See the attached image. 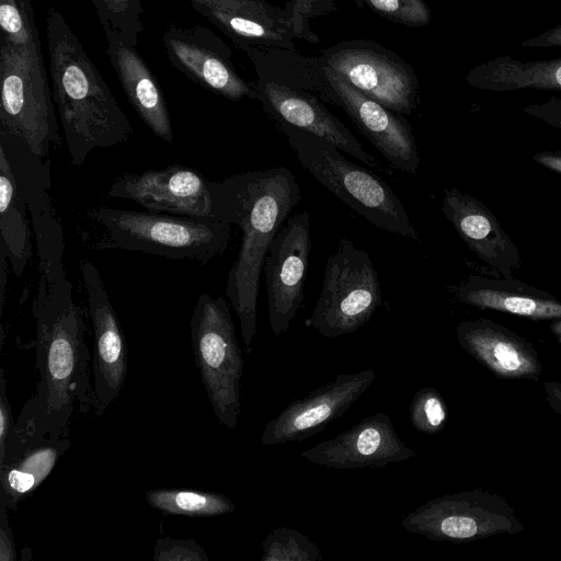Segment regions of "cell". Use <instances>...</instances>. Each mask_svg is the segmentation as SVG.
<instances>
[{"instance_id": "cell-1", "label": "cell", "mask_w": 561, "mask_h": 561, "mask_svg": "<svg viewBox=\"0 0 561 561\" xmlns=\"http://www.w3.org/2000/svg\"><path fill=\"white\" fill-rule=\"evenodd\" d=\"M33 316L38 380L8 443L67 436L76 409L88 413L93 405L84 311L73 300L67 277L53 280L39 275Z\"/></svg>"}, {"instance_id": "cell-2", "label": "cell", "mask_w": 561, "mask_h": 561, "mask_svg": "<svg viewBox=\"0 0 561 561\" xmlns=\"http://www.w3.org/2000/svg\"><path fill=\"white\" fill-rule=\"evenodd\" d=\"M211 191V219L237 225L242 233L228 274L226 296L250 352L257 329L259 282L265 257L285 219L300 202L301 190L290 170L277 167L214 181Z\"/></svg>"}, {"instance_id": "cell-3", "label": "cell", "mask_w": 561, "mask_h": 561, "mask_svg": "<svg viewBox=\"0 0 561 561\" xmlns=\"http://www.w3.org/2000/svg\"><path fill=\"white\" fill-rule=\"evenodd\" d=\"M53 99L70 163L80 167L99 148L125 144L133 126L64 15L46 19Z\"/></svg>"}, {"instance_id": "cell-4", "label": "cell", "mask_w": 561, "mask_h": 561, "mask_svg": "<svg viewBox=\"0 0 561 561\" xmlns=\"http://www.w3.org/2000/svg\"><path fill=\"white\" fill-rule=\"evenodd\" d=\"M91 251L129 250L204 265L228 247L231 225L159 211H136L94 206L76 225Z\"/></svg>"}, {"instance_id": "cell-5", "label": "cell", "mask_w": 561, "mask_h": 561, "mask_svg": "<svg viewBox=\"0 0 561 561\" xmlns=\"http://www.w3.org/2000/svg\"><path fill=\"white\" fill-rule=\"evenodd\" d=\"M279 128L305 170L346 206L386 232L421 241L400 198L382 179L319 136L289 125Z\"/></svg>"}, {"instance_id": "cell-6", "label": "cell", "mask_w": 561, "mask_h": 561, "mask_svg": "<svg viewBox=\"0 0 561 561\" xmlns=\"http://www.w3.org/2000/svg\"><path fill=\"white\" fill-rule=\"evenodd\" d=\"M0 129L23 139L42 158L61 137L39 37L32 44L0 46Z\"/></svg>"}, {"instance_id": "cell-7", "label": "cell", "mask_w": 561, "mask_h": 561, "mask_svg": "<svg viewBox=\"0 0 561 561\" xmlns=\"http://www.w3.org/2000/svg\"><path fill=\"white\" fill-rule=\"evenodd\" d=\"M195 364L216 417L228 430L241 411L240 381L244 359L224 297L198 296L190 320Z\"/></svg>"}, {"instance_id": "cell-8", "label": "cell", "mask_w": 561, "mask_h": 561, "mask_svg": "<svg viewBox=\"0 0 561 561\" xmlns=\"http://www.w3.org/2000/svg\"><path fill=\"white\" fill-rule=\"evenodd\" d=\"M382 304L377 271L366 251L340 238L325 264L323 286L308 328L324 337L353 333L369 321Z\"/></svg>"}, {"instance_id": "cell-9", "label": "cell", "mask_w": 561, "mask_h": 561, "mask_svg": "<svg viewBox=\"0 0 561 561\" xmlns=\"http://www.w3.org/2000/svg\"><path fill=\"white\" fill-rule=\"evenodd\" d=\"M401 526L430 540L453 543L503 534L517 535L525 529L503 496L482 489L430 500L408 513Z\"/></svg>"}, {"instance_id": "cell-10", "label": "cell", "mask_w": 561, "mask_h": 561, "mask_svg": "<svg viewBox=\"0 0 561 561\" xmlns=\"http://www.w3.org/2000/svg\"><path fill=\"white\" fill-rule=\"evenodd\" d=\"M320 65L333 69L358 91L402 115H410L420 104V83L413 68L377 43L341 42L323 51Z\"/></svg>"}, {"instance_id": "cell-11", "label": "cell", "mask_w": 561, "mask_h": 561, "mask_svg": "<svg viewBox=\"0 0 561 561\" xmlns=\"http://www.w3.org/2000/svg\"><path fill=\"white\" fill-rule=\"evenodd\" d=\"M0 150L9 161L27 206L35 232L39 275L53 280L66 277L64 229L51 196L49 157H39L23 139L3 129H0Z\"/></svg>"}, {"instance_id": "cell-12", "label": "cell", "mask_w": 561, "mask_h": 561, "mask_svg": "<svg viewBox=\"0 0 561 561\" xmlns=\"http://www.w3.org/2000/svg\"><path fill=\"white\" fill-rule=\"evenodd\" d=\"M321 91L350 116L356 128L398 171L416 174L421 158L410 123L368 98L333 69L320 65Z\"/></svg>"}, {"instance_id": "cell-13", "label": "cell", "mask_w": 561, "mask_h": 561, "mask_svg": "<svg viewBox=\"0 0 561 561\" xmlns=\"http://www.w3.org/2000/svg\"><path fill=\"white\" fill-rule=\"evenodd\" d=\"M311 247L306 210L291 216L270 247L263 270L268 321L275 336L287 332L304 300Z\"/></svg>"}, {"instance_id": "cell-14", "label": "cell", "mask_w": 561, "mask_h": 561, "mask_svg": "<svg viewBox=\"0 0 561 561\" xmlns=\"http://www.w3.org/2000/svg\"><path fill=\"white\" fill-rule=\"evenodd\" d=\"M80 271L94 341L92 412L101 415L119 397L125 386L127 346L98 268L83 259L80 261Z\"/></svg>"}, {"instance_id": "cell-15", "label": "cell", "mask_w": 561, "mask_h": 561, "mask_svg": "<svg viewBox=\"0 0 561 561\" xmlns=\"http://www.w3.org/2000/svg\"><path fill=\"white\" fill-rule=\"evenodd\" d=\"M213 182L195 169L172 164L116 176L107 196L130 199L149 211L211 219Z\"/></svg>"}, {"instance_id": "cell-16", "label": "cell", "mask_w": 561, "mask_h": 561, "mask_svg": "<svg viewBox=\"0 0 561 561\" xmlns=\"http://www.w3.org/2000/svg\"><path fill=\"white\" fill-rule=\"evenodd\" d=\"M376 379L374 369L340 374L307 396L293 400L263 431L266 446L305 440L344 415Z\"/></svg>"}, {"instance_id": "cell-17", "label": "cell", "mask_w": 561, "mask_h": 561, "mask_svg": "<svg viewBox=\"0 0 561 561\" xmlns=\"http://www.w3.org/2000/svg\"><path fill=\"white\" fill-rule=\"evenodd\" d=\"M171 62L191 80L226 99L259 100L255 85L242 79L231 62L227 45L201 26H170L162 36Z\"/></svg>"}, {"instance_id": "cell-18", "label": "cell", "mask_w": 561, "mask_h": 561, "mask_svg": "<svg viewBox=\"0 0 561 561\" xmlns=\"http://www.w3.org/2000/svg\"><path fill=\"white\" fill-rule=\"evenodd\" d=\"M301 456L319 466L354 469L386 467L414 458L417 453L399 437L391 419L377 412L334 438L306 449Z\"/></svg>"}, {"instance_id": "cell-19", "label": "cell", "mask_w": 561, "mask_h": 561, "mask_svg": "<svg viewBox=\"0 0 561 561\" xmlns=\"http://www.w3.org/2000/svg\"><path fill=\"white\" fill-rule=\"evenodd\" d=\"M264 110L278 123L319 136L366 165L382 170L350 129L313 95L261 78L255 85Z\"/></svg>"}, {"instance_id": "cell-20", "label": "cell", "mask_w": 561, "mask_h": 561, "mask_svg": "<svg viewBox=\"0 0 561 561\" xmlns=\"http://www.w3.org/2000/svg\"><path fill=\"white\" fill-rule=\"evenodd\" d=\"M193 8L240 48L295 50L297 38L285 11L264 0H190Z\"/></svg>"}, {"instance_id": "cell-21", "label": "cell", "mask_w": 561, "mask_h": 561, "mask_svg": "<svg viewBox=\"0 0 561 561\" xmlns=\"http://www.w3.org/2000/svg\"><path fill=\"white\" fill-rule=\"evenodd\" d=\"M442 210L468 248L502 277L519 268L517 247L491 209L457 188L445 190Z\"/></svg>"}, {"instance_id": "cell-22", "label": "cell", "mask_w": 561, "mask_h": 561, "mask_svg": "<svg viewBox=\"0 0 561 561\" xmlns=\"http://www.w3.org/2000/svg\"><path fill=\"white\" fill-rule=\"evenodd\" d=\"M456 335L460 346L497 378L537 380L542 371L534 345L490 319L462 321Z\"/></svg>"}, {"instance_id": "cell-23", "label": "cell", "mask_w": 561, "mask_h": 561, "mask_svg": "<svg viewBox=\"0 0 561 561\" xmlns=\"http://www.w3.org/2000/svg\"><path fill=\"white\" fill-rule=\"evenodd\" d=\"M70 445L68 435L8 443L0 459V505L15 511L46 480Z\"/></svg>"}, {"instance_id": "cell-24", "label": "cell", "mask_w": 561, "mask_h": 561, "mask_svg": "<svg viewBox=\"0 0 561 561\" xmlns=\"http://www.w3.org/2000/svg\"><path fill=\"white\" fill-rule=\"evenodd\" d=\"M458 301L480 309L512 313L530 320L561 319V301L552 294L513 276L470 275L454 287Z\"/></svg>"}, {"instance_id": "cell-25", "label": "cell", "mask_w": 561, "mask_h": 561, "mask_svg": "<svg viewBox=\"0 0 561 561\" xmlns=\"http://www.w3.org/2000/svg\"><path fill=\"white\" fill-rule=\"evenodd\" d=\"M105 38L111 65L129 103L157 137L172 142L174 136L168 105L149 67L135 47L112 35H105Z\"/></svg>"}, {"instance_id": "cell-26", "label": "cell", "mask_w": 561, "mask_h": 561, "mask_svg": "<svg viewBox=\"0 0 561 561\" xmlns=\"http://www.w3.org/2000/svg\"><path fill=\"white\" fill-rule=\"evenodd\" d=\"M466 79L471 87L494 92L520 89L561 91V58L522 61L503 55L478 65Z\"/></svg>"}, {"instance_id": "cell-27", "label": "cell", "mask_w": 561, "mask_h": 561, "mask_svg": "<svg viewBox=\"0 0 561 561\" xmlns=\"http://www.w3.org/2000/svg\"><path fill=\"white\" fill-rule=\"evenodd\" d=\"M28 216L9 161L0 150V250L15 277L22 275L33 255Z\"/></svg>"}, {"instance_id": "cell-28", "label": "cell", "mask_w": 561, "mask_h": 561, "mask_svg": "<svg viewBox=\"0 0 561 561\" xmlns=\"http://www.w3.org/2000/svg\"><path fill=\"white\" fill-rule=\"evenodd\" d=\"M146 501L153 508L169 515L203 517L234 511V504L226 495L192 489L149 490L146 492Z\"/></svg>"}, {"instance_id": "cell-29", "label": "cell", "mask_w": 561, "mask_h": 561, "mask_svg": "<svg viewBox=\"0 0 561 561\" xmlns=\"http://www.w3.org/2000/svg\"><path fill=\"white\" fill-rule=\"evenodd\" d=\"M105 35L136 47L144 31L141 0H92Z\"/></svg>"}, {"instance_id": "cell-30", "label": "cell", "mask_w": 561, "mask_h": 561, "mask_svg": "<svg viewBox=\"0 0 561 561\" xmlns=\"http://www.w3.org/2000/svg\"><path fill=\"white\" fill-rule=\"evenodd\" d=\"M261 561H319L323 557L308 536L295 528L282 526L272 529L262 542Z\"/></svg>"}, {"instance_id": "cell-31", "label": "cell", "mask_w": 561, "mask_h": 561, "mask_svg": "<svg viewBox=\"0 0 561 561\" xmlns=\"http://www.w3.org/2000/svg\"><path fill=\"white\" fill-rule=\"evenodd\" d=\"M1 41L15 46L32 44L38 38L31 4L21 0H0Z\"/></svg>"}, {"instance_id": "cell-32", "label": "cell", "mask_w": 561, "mask_h": 561, "mask_svg": "<svg viewBox=\"0 0 561 561\" xmlns=\"http://www.w3.org/2000/svg\"><path fill=\"white\" fill-rule=\"evenodd\" d=\"M409 412L412 426L431 435L443 431L448 419L445 400L434 387H424L416 391Z\"/></svg>"}, {"instance_id": "cell-33", "label": "cell", "mask_w": 561, "mask_h": 561, "mask_svg": "<svg viewBox=\"0 0 561 561\" xmlns=\"http://www.w3.org/2000/svg\"><path fill=\"white\" fill-rule=\"evenodd\" d=\"M359 7H369L380 16L408 27H421L431 22V9L424 0H354Z\"/></svg>"}, {"instance_id": "cell-34", "label": "cell", "mask_w": 561, "mask_h": 561, "mask_svg": "<svg viewBox=\"0 0 561 561\" xmlns=\"http://www.w3.org/2000/svg\"><path fill=\"white\" fill-rule=\"evenodd\" d=\"M337 10L335 0H291L285 4V11L293 24L297 38L311 44L320 41L312 32L309 21L318 16L328 15Z\"/></svg>"}, {"instance_id": "cell-35", "label": "cell", "mask_w": 561, "mask_h": 561, "mask_svg": "<svg viewBox=\"0 0 561 561\" xmlns=\"http://www.w3.org/2000/svg\"><path fill=\"white\" fill-rule=\"evenodd\" d=\"M152 559L154 561H208V556L205 549L193 539L164 537L157 540Z\"/></svg>"}, {"instance_id": "cell-36", "label": "cell", "mask_w": 561, "mask_h": 561, "mask_svg": "<svg viewBox=\"0 0 561 561\" xmlns=\"http://www.w3.org/2000/svg\"><path fill=\"white\" fill-rule=\"evenodd\" d=\"M14 419L7 392L4 369L0 370V459L3 458L10 434L14 427Z\"/></svg>"}, {"instance_id": "cell-37", "label": "cell", "mask_w": 561, "mask_h": 561, "mask_svg": "<svg viewBox=\"0 0 561 561\" xmlns=\"http://www.w3.org/2000/svg\"><path fill=\"white\" fill-rule=\"evenodd\" d=\"M18 559L13 533L9 522V510L0 505V561Z\"/></svg>"}, {"instance_id": "cell-38", "label": "cell", "mask_w": 561, "mask_h": 561, "mask_svg": "<svg viewBox=\"0 0 561 561\" xmlns=\"http://www.w3.org/2000/svg\"><path fill=\"white\" fill-rule=\"evenodd\" d=\"M524 111L550 123L561 124V99L553 98L543 104L527 106Z\"/></svg>"}, {"instance_id": "cell-39", "label": "cell", "mask_w": 561, "mask_h": 561, "mask_svg": "<svg viewBox=\"0 0 561 561\" xmlns=\"http://www.w3.org/2000/svg\"><path fill=\"white\" fill-rule=\"evenodd\" d=\"M523 47H561V24L520 43Z\"/></svg>"}, {"instance_id": "cell-40", "label": "cell", "mask_w": 561, "mask_h": 561, "mask_svg": "<svg viewBox=\"0 0 561 561\" xmlns=\"http://www.w3.org/2000/svg\"><path fill=\"white\" fill-rule=\"evenodd\" d=\"M542 389L548 405L561 417V382L545 381Z\"/></svg>"}, {"instance_id": "cell-41", "label": "cell", "mask_w": 561, "mask_h": 561, "mask_svg": "<svg viewBox=\"0 0 561 561\" xmlns=\"http://www.w3.org/2000/svg\"><path fill=\"white\" fill-rule=\"evenodd\" d=\"M534 160L543 168L561 174V151H541Z\"/></svg>"}, {"instance_id": "cell-42", "label": "cell", "mask_w": 561, "mask_h": 561, "mask_svg": "<svg viewBox=\"0 0 561 561\" xmlns=\"http://www.w3.org/2000/svg\"><path fill=\"white\" fill-rule=\"evenodd\" d=\"M549 329L556 339L561 342V319L552 320L549 323Z\"/></svg>"}, {"instance_id": "cell-43", "label": "cell", "mask_w": 561, "mask_h": 561, "mask_svg": "<svg viewBox=\"0 0 561 561\" xmlns=\"http://www.w3.org/2000/svg\"><path fill=\"white\" fill-rule=\"evenodd\" d=\"M21 1L26 3V4H31V0H21Z\"/></svg>"}]
</instances>
